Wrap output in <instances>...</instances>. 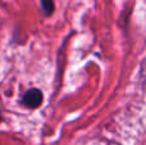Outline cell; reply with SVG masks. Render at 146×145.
<instances>
[{
  "instance_id": "cell-1",
  "label": "cell",
  "mask_w": 146,
  "mask_h": 145,
  "mask_svg": "<svg viewBox=\"0 0 146 145\" xmlns=\"http://www.w3.org/2000/svg\"><path fill=\"white\" fill-rule=\"evenodd\" d=\"M42 92L38 89H31L23 96V103H25L26 107L28 108H37L38 105L42 103Z\"/></svg>"
},
{
  "instance_id": "cell-2",
  "label": "cell",
  "mask_w": 146,
  "mask_h": 145,
  "mask_svg": "<svg viewBox=\"0 0 146 145\" xmlns=\"http://www.w3.org/2000/svg\"><path fill=\"white\" fill-rule=\"evenodd\" d=\"M42 4V9L46 15H50L54 12V1L53 0H41Z\"/></svg>"
},
{
  "instance_id": "cell-3",
  "label": "cell",
  "mask_w": 146,
  "mask_h": 145,
  "mask_svg": "<svg viewBox=\"0 0 146 145\" xmlns=\"http://www.w3.org/2000/svg\"><path fill=\"white\" fill-rule=\"evenodd\" d=\"M0 121H1V116H0Z\"/></svg>"
}]
</instances>
